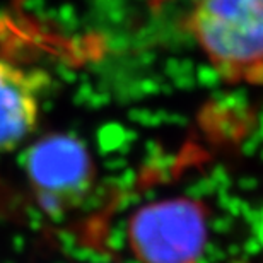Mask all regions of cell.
<instances>
[{
    "label": "cell",
    "instance_id": "cell-4",
    "mask_svg": "<svg viewBox=\"0 0 263 263\" xmlns=\"http://www.w3.org/2000/svg\"><path fill=\"white\" fill-rule=\"evenodd\" d=\"M46 77L0 59V152L15 149L38 127Z\"/></svg>",
    "mask_w": 263,
    "mask_h": 263
},
{
    "label": "cell",
    "instance_id": "cell-3",
    "mask_svg": "<svg viewBox=\"0 0 263 263\" xmlns=\"http://www.w3.org/2000/svg\"><path fill=\"white\" fill-rule=\"evenodd\" d=\"M29 180L46 205H67L89 190L92 161L77 137L51 134L40 139L26 157Z\"/></svg>",
    "mask_w": 263,
    "mask_h": 263
},
{
    "label": "cell",
    "instance_id": "cell-2",
    "mask_svg": "<svg viewBox=\"0 0 263 263\" xmlns=\"http://www.w3.org/2000/svg\"><path fill=\"white\" fill-rule=\"evenodd\" d=\"M203 239V217L188 200H171L140 210L132 241L147 263H186Z\"/></svg>",
    "mask_w": 263,
    "mask_h": 263
},
{
    "label": "cell",
    "instance_id": "cell-1",
    "mask_svg": "<svg viewBox=\"0 0 263 263\" xmlns=\"http://www.w3.org/2000/svg\"><path fill=\"white\" fill-rule=\"evenodd\" d=\"M185 29L233 86H263V0H197Z\"/></svg>",
    "mask_w": 263,
    "mask_h": 263
}]
</instances>
